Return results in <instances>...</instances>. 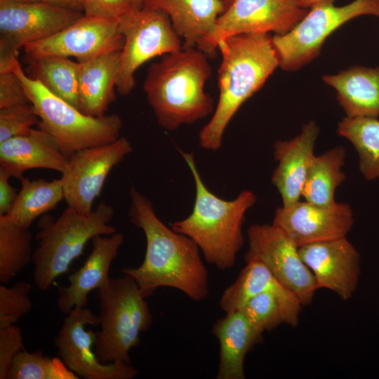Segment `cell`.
<instances>
[{
    "instance_id": "cell-25",
    "label": "cell",
    "mask_w": 379,
    "mask_h": 379,
    "mask_svg": "<svg viewBox=\"0 0 379 379\" xmlns=\"http://www.w3.org/2000/svg\"><path fill=\"white\" fill-rule=\"evenodd\" d=\"M345 149L335 147L313 157L302 191L304 200L319 206H328L336 203L334 195L337 187L346 179L343 167Z\"/></svg>"
},
{
    "instance_id": "cell-21",
    "label": "cell",
    "mask_w": 379,
    "mask_h": 379,
    "mask_svg": "<svg viewBox=\"0 0 379 379\" xmlns=\"http://www.w3.org/2000/svg\"><path fill=\"white\" fill-rule=\"evenodd\" d=\"M213 325L212 333L220 343V363L217 379H244L247 353L262 340L256 328L241 310L225 313Z\"/></svg>"
},
{
    "instance_id": "cell-29",
    "label": "cell",
    "mask_w": 379,
    "mask_h": 379,
    "mask_svg": "<svg viewBox=\"0 0 379 379\" xmlns=\"http://www.w3.org/2000/svg\"><path fill=\"white\" fill-rule=\"evenodd\" d=\"M338 133L348 140L359 157V170L368 180L379 178V120L374 117H344Z\"/></svg>"
},
{
    "instance_id": "cell-16",
    "label": "cell",
    "mask_w": 379,
    "mask_h": 379,
    "mask_svg": "<svg viewBox=\"0 0 379 379\" xmlns=\"http://www.w3.org/2000/svg\"><path fill=\"white\" fill-rule=\"evenodd\" d=\"M272 224L300 247L346 237L354 224V215L345 203L323 206L300 200L278 207Z\"/></svg>"
},
{
    "instance_id": "cell-10",
    "label": "cell",
    "mask_w": 379,
    "mask_h": 379,
    "mask_svg": "<svg viewBox=\"0 0 379 379\" xmlns=\"http://www.w3.org/2000/svg\"><path fill=\"white\" fill-rule=\"evenodd\" d=\"M84 14L44 3L0 0V73L12 71L20 48L56 34Z\"/></svg>"
},
{
    "instance_id": "cell-11",
    "label": "cell",
    "mask_w": 379,
    "mask_h": 379,
    "mask_svg": "<svg viewBox=\"0 0 379 379\" xmlns=\"http://www.w3.org/2000/svg\"><path fill=\"white\" fill-rule=\"evenodd\" d=\"M307 12L298 0H233L196 47L211 55L218 49L220 41L232 36L270 32L283 34Z\"/></svg>"
},
{
    "instance_id": "cell-37",
    "label": "cell",
    "mask_w": 379,
    "mask_h": 379,
    "mask_svg": "<svg viewBox=\"0 0 379 379\" xmlns=\"http://www.w3.org/2000/svg\"><path fill=\"white\" fill-rule=\"evenodd\" d=\"M11 175L0 168V215H7L11 210L18 193L9 182Z\"/></svg>"
},
{
    "instance_id": "cell-26",
    "label": "cell",
    "mask_w": 379,
    "mask_h": 379,
    "mask_svg": "<svg viewBox=\"0 0 379 379\" xmlns=\"http://www.w3.org/2000/svg\"><path fill=\"white\" fill-rule=\"evenodd\" d=\"M28 62V77L79 109L78 62L58 55L37 57Z\"/></svg>"
},
{
    "instance_id": "cell-20",
    "label": "cell",
    "mask_w": 379,
    "mask_h": 379,
    "mask_svg": "<svg viewBox=\"0 0 379 379\" xmlns=\"http://www.w3.org/2000/svg\"><path fill=\"white\" fill-rule=\"evenodd\" d=\"M67 161L56 141L39 128L0 143V168L20 180L29 169L45 168L62 173Z\"/></svg>"
},
{
    "instance_id": "cell-24",
    "label": "cell",
    "mask_w": 379,
    "mask_h": 379,
    "mask_svg": "<svg viewBox=\"0 0 379 379\" xmlns=\"http://www.w3.org/2000/svg\"><path fill=\"white\" fill-rule=\"evenodd\" d=\"M322 79L335 90L346 117L379 115V67L354 66Z\"/></svg>"
},
{
    "instance_id": "cell-27",
    "label": "cell",
    "mask_w": 379,
    "mask_h": 379,
    "mask_svg": "<svg viewBox=\"0 0 379 379\" xmlns=\"http://www.w3.org/2000/svg\"><path fill=\"white\" fill-rule=\"evenodd\" d=\"M15 201L6 215L17 223L29 227L38 217L54 209L65 199L61 179L51 181L23 178Z\"/></svg>"
},
{
    "instance_id": "cell-30",
    "label": "cell",
    "mask_w": 379,
    "mask_h": 379,
    "mask_svg": "<svg viewBox=\"0 0 379 379\" xmlns=\"http://www.w3.org/2000/svg\"><path fill=\"white\" fill-rule=\"evenodd\" d=\"M32 234L8 215H0V281L9 282L33 260Z\"/></svg>"
},
{
    "instance_id": "cell-9",
    "label": "cell",
    "mask_w": 379,
    "mask_h": 379,
    "mask_svg": "<svg viewBox=\"0 0 379 379\" xmlns=\"http://www.w3.org/2000/svg\"><path fill=\"white\" fill-rule=\"evenodd\" d=\"M119 25L124 45L116 89L120 95H128L141 65L154 57L181 50L183 43L168 17L159 11L133 8L119 20Z\"/></svg>"
},
{
    "instance_id": "cell-38",
    "label": "cell",
    "mask_w": 379,
    "mask_h": 379,
    "mask_svg": "<svg viewBox=\"0 0 379 379\" xmlns=\"http://www.w3.org/2000/svg\"><path fill=\"white\" fill-rule=\"evenodd\" d=\"M18 1L39 2L72 9L84 13L81 0H13Z\"/></svg>"
},
{
    "instance_id": "cell-19",
    "label": "cell",
    "mask_w": 379,
    "mask_h": 379,
    "mask_svg": "<svg viewBox=\"0 0 379 379\" xmlns=\"http://www.w3.org/2000/svg\"><path fill=\"white\" fill-rule=\"evenodd\" d=\"M319 134V127L315 121H310L303 125L300 133L293 139L274 142V157L278 165L273 172L272 182L281 196L282 206L300 200Z\"/></svg>"
},
{
    "instance_id": "cell-33",
    "label": "cell",
    "mask_w": 379,
    "mask_h": 379,
    "mask_svg": "<svg viewBox=\"0 0 379 379\" xmlns=\"http://www.w3.org/2000/svg\"><path fill=\"white\" fill-rule=\"evenodd\" d=\"M39 122L32 105L25 103L0 109V143L27 133Z\"/></svg>"
},
{
    "instance_id": "cell-34",
    "label": "cell",
    "mask_w": 379,
    "mask_h": 379,
    "mask_svg": "<svg viewBox=\"0 0 379 379\" xmlns=\"http://www.w3.org/2000/svg\"><path fill=\"white\" fill-rule=\"evenodd\" d=\"M20 328L15 324L0 328V379H8L13 361L24 350Z\"/></svg>"
},
{
    "instance_id": "cell-23",
    "label": "cell",
    "mask_w": 379,
    "mask_h": 379,
    "mask_svg": "<svg viewBox=\"0 0 379 379\" xmlns=\"http://www.w3.org/2000/svg\"><path fill=\"white\" fill-rule=\"evenodd\" d=\"M142 8L165 13L187 48L197 46L226 7L222 0H145Z\"/></svg>"
},
{
    "instance_id": "cell-28",
    "label": "cell",
    "mask_w": 379,
    "mask_h": 379,
    "mask_svg": "<svg viewBox=\"0 0 379 379\" xmlns=\"http://www.w3.org/2000/svg\"><path fill=\"white\" fill-rule=\"evenodd\" d=\"M246 263L235 281L224 291L220 299V307L225 313L239 310L251 298L267 291L286 297H296L263 263L258 260Z\"/></svg>"
},
{
    "instance_id": "cell-32",
    "label": "cell",
    "mask_w": 379,
    "mask_h": 379,
    "mask_svg": "<svg viewBox=\"0 0 379 379\" xmlns=\"http://www.w3.org/2000/svg\"><path fill=\"white\" fill-rule=\"evenodd\" d=\"M31 286L25 281L11 287L0 286V328L15 324L32 307Z\"/></svg>"
},
{
    "instance_id": "cell-1",
    "label": "cell",
    "mask_w": 379,
    "mask_h": 379,
    "mask_svg": "<svg viewBox=\"0 0 379 379\" xmlns=\"http://www.w3.org/2000/svg\"><path fill=\"white\" fill-rule=\"evenodd\" d=\"M129 192V219L142 230L146 251L140 266L122 268L121 272L135 279L145 298L160 287H170L193 300L206 299L208 274L198 246L190 237L166 227L149 199L134 187Z\"/></svg>"
},
{
    "instance_id": "cell-15",
    "label": "cell",
    "mask_w": 379,
    "mask_h": 379,
    "mask_svg": "<svg viewBox=\"0 0 379 379\" xmlns=\"http://www.w3.org/2000/svg\"><path fill=\"white\" fill-rule=\"evenodd\" d=\"M124 36L119 20L84 14L79 20L56 34L31 43L23 49L27 60L58 55L74 57L79 62L121 50Z\"/></svg>"
},
{
    "instance_id": "cell-13",
    "label": "cell",
    "mask_w": 379,
    "mask_h": 379,
    "mask_svg": "<svg viewBox=\"0 0 379 379\" xmlns=\"http://www.w3.org/2000/svg\"><path fill=\"white\" fill-rule=\"evenodd\" d=\"M132 152L129 140L119 137L112 142L83 149L71 155L60 178L68 206L81 214L91 213L108 174Z\"/></svg>"
},
{
    "instance_id": "cell-3",
    "label": "cell",
    "mask_w": 379,
    "mask_h": 379,
    "mask_svg": "<svg viewBox=\"0 0 379 379\" xmlns=\"http://www.w3.org/2000/svg\"><path fill=\"white\" fill-rule=\"evenodd\" d=\"M211 74L207 54L196 46L163 55L149 67L143 90L162 128L174 131L213 114V100L204 90Z\"/></svg>"
},
{
    "instance_id": "cell-12",
    "label": "cell",
    "mask_w": 379,
    "mask_h": 379,
    "mask_svg": "<svg viewBox=\"0 0 379 379\" xmlns=\"http://www.w3.org/2000/svg\"><path fill=\"white\" fill-rule=\"evenodd\" d=\"M248 242L245 262L263 263L302 306L312 302L319 289L315 278L300 258L298 247L284 231L273 224H255L248 230Z\"/></svg>"
},
{
    "instance_id": "cell-41",
    "label": "cell",
    "mask_w": 379,
    "mask_h": 379,
    "mask_svg": "<svg viewBox=\"0 0 379 379\" xmlns=\"http://www.w3.org/2000/svg\"><path fill=\"white\" fill-rule=\"evenodd\" d=\"M222 1L224 2V4H225V7L227 8V6L229 4H230L231 2H232L233 0H222Z\"/></svg>"
},
{
    "instance_id": "cell-36",
    "label": "cell",
    "mask_w": 379,
    "mask_h": 379,
    "mask_svg": "<svg viewBox=\"0 0 379 379\" xmlns=\"http://www.w3.org/2000/svg\"><path fill=\"white\" fill-rule=\"evenodd\" d=\"M84 13L119 20L133 9L131 0H81Z\"/></svg>"
},
{
    "instance_id": "cell-35",
    "label": "cell",
    "mask_w": 379,
    "mask_h": 379,
    "mask_svg": "<svg viewBox=\"0 0 379 379\" xmlns=\"http://www.w3.org/2000/svg\"><path fill=\"white\" fill-rule=\"evenodd\" d=\"M29 102L23 84L13 71L0 73V109Z\"/></svg>"
},
{
    "instance_id": "cell-6",
    "label": "cell",
    "mask_w": 379,
    "mask_h": 379,
    "mask_svg": "<svg viewBox=\"0 0 379 379\" xmlns=\"http://www.w3.org/2000/svg\"><path fill=\"white\" fill-rule=\"evenodd\" d=\"M13 71L21 79L39 119V128L52 136L67 158L77 151L107 144L120 137L123 121L118 114L86 115L28 77L18 60Z\"/></svg>"
},
{
    "instance_id": "cell-18",
    "label": "cell",
    "mask_w": 379,
    "mask_h": 379,
    "mask_svg": "<svg viewBox=\"0 0 379 379\" xmlns=\"http://www.w3.org/2000/svg\"><path fill=\"white\" fill-rule=\"evenodd\" d=\"M121 232L98 235L92 239V250L84 265L68 277L69 284L58 286L57 305L65 314L86 306L89 293L110 279L109 269L124 242Z\"/></svg>"
},
{
    "instance_id": "cell-5",
    "label": "cell",
    "mask_w": 379,
    "mask_h": 379,
    "mask_svg": "<svg viewBox=\"0 0 379 379\" xmlns=\"http://www.w3.org/2000/svg\"><path fill=\"white\" fill-rule=\"evenodd\" d=\"M114 213L111 205L101 201L87 215L67 206L55 220L51 217L41 219L32 260L36 286L41 291L50 288L58 277L69 270L89 240L117 232L109 225Z\"/></svg>"
},
{
    "instance_id": "cell-8",
    "label": "cell",
    "mask_w": 379,
    "mask_h": 379,
    "mask_svg": "<svg viewBox=\"0 0 379 379\" xmlns=\"http://www.w3.org/2000/svg\"><path fill=\"white\" fill-rule=\"evenodd\" d=\"M334 1L317 2L291 30L272 36L282 69L295 71L309 63L328 36L345 22L361 15L379 18V0H354L341 6Z\"/></svg>"
},
{
    "instance_id": "cell-39",
    "label": "cell",
    "mask_w": 379,
    "mask_h": 379,
    "mask_svg": "<svg viewBox=\"0 0 379 379\" xmlns=\"http://www.w3.org/2000/svg\"><path fill=\"white\" fill-rule=\"evenodd\" d=\"M300 5L305 8H310L313 4L322 0H298Z\"/></svg>"
},
{
    "instance_id": "cell-4",
    "label": "cell",
    "mask_w": 379,
    "mask_h": 379,
    "mask_svg": "<svg viewBox=\"0 0 379 379\" xmlns=\"http://www.w3.org/2000/svg\"><path fill=\"white\" fill-rule=\"evenodd\" d=\"M190 169L195 185V201L186 218L172 224L176 232L190 237L206 262L220 270L232 267L244 242L242 225L247 211L256 202L255 194L243 190L232 200H225L205 185L194 154L180 149Z\"/></svg>"
},
{
    "instance_id": "cell-40",
    "label": "cell",
    "mask_w": 379,
    "mask_h": 379,
    "mask_svg": "<svg viewBox=\"0 0 379 379\" xmlns=\"http://www.w3.org/2000/svg\"><path fill=\"white\" fill-rule=\"evenodd\" d=\"M134 9H140L142 8L145 0H131Z\"/></svg>"
},
{
    "instance_id": "cell-14",
    "label": "cell",
    "mask_w": 379,
    "mask_h": 379,
    "mask_svg": "<svg viewBox=\"0 0 379 379\" xmlns=\"http://www.w3.org/2000/svg\"><path fill=\"white\" fill-rule=\"evenodd\" d=\"M99 319L89 309L78 307L67 314L55 343L58 354L72 372L84 379H132L138 371L130 364H102L93 351L96 333L86 330Z\"/></svg>"
},
{
    "instance_id": "cell-17",
    "label": "cell",
    "mask_w": 379,
    "mask_h": 379,
    "mask_svg": "<svg viewBox=\"0 0 379 379\" xmlns=\"http://www.w3.org/2000/svg\"><path fill=\"white\" fill-rule=\"evenodd\" d=\"M318 288H326L343 300L356 291L360 276V255L346 237L298 247Z\"/></svg>"
},
{
    "instance_id": "cell-7",
    "label": "cell",
    "mask_w": 379,
    "mask_h": 379,
    "mask_svg": "<svg viewBox=\"0 0 379 379\" xmlns=\"http://www.w3.org/2000/svg\"><path fill=\"white\" fill-rule=\"evenodd\" d=\"M98 291L100 330L96 333L95 353L104 364H130L131 350L153 321L146 298L135 279L126 274L110 278Z\"/></svg>"
},
{
    "instance_id": "cell-2",
    "label": "cell",
    "mask_w": 379,
    "mask_h": 379,
    "mask_svg": "<svg viewBox=\"0 0 379 379\" xmlns=\"http://www.w3.org/2000/svg\"><path fill=\"white\" fill-rule=\"evenodd\" d=\"M218 50L222 57L217 76L218 101L199 135V146L213 151L222 146L225 131L240 107L279 67L269 34L232 36L220 41Z\"/></svg>"
},
{
    "instance_id": "cell-22",
    "label": "cell",
    "mask_w": 379,
    "mask_h": 379,
    "mask_svg": "<svg viewBox=\"0 0 379 379\" xmlns=\"http://www.w3.org/2000/svg\"><path fill=\"white\" fill-rule=\"evenodd\" d=\"M121 51L108 52L78 62L79 110L91 117H102L114 100Z\"/></svg>"
},
{
    "instance_id": "cell-31",
    "label": "cell",
    "mask_w": 379,
    "mask_h": 379,
    "mask_svg": "<svg viewBox=\"0 0 379 379\" xmlns=\"http://www.w3.org/2000/svg\"><path fill=\"white\" fill-rule=\"evenodd\" d=\"M60 358H51L40 351L25 349L15 357L8 379H77Z\"/></svg>"
}]
</instances>
